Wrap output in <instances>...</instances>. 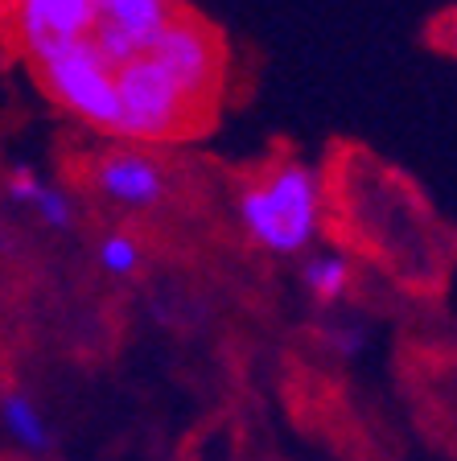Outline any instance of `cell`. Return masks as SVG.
Masks as SVG:
<instances>
[{"label":"cell","instance_id":"1","mask_svg":"<svg viewBox=\"0 0 457 461\" xmlns=\"http://www.w3.org/2000/svg\"><path fill=\"white\" fill-rule=\"evenodd\" d=\"M239 227L268 256H301L322 230V185L305 161H280L239 190Z\"/></svg>","mask_w":457,"mask_h":461},{"label":"cell","instance_id":"2","mask_svg":"<svg viewBox=\"0 0 457 461\" xmlns=\"http://www.w3.org/2000/svg\"><path fill=\"white\" fill-rule=\"evenodd\" d=\"M115 104H120L115 132L136 144L178 140V136H190L194 128H202V115L149 54L115 67Z\"/></svg>","mask_w":457,"mask_h":461},{"label":"cell","instance_id":"3","mask_svg":"<svg viewBox=\"0 0 457 461\" xmlns=\"http://www.w3.org/2000/svg\"><path fill=\"white\" fill-rule=\"evenodd\" d=\"M33 62H38V78L54 104H62L70 115H78L87 124L115 132V115H120V104H115V70L91 46V38L62 41V46L46 50Z\"/></svg>","mask_w":457,"mask_h":461},{"label":"cell","instance_id":"4","mask_svg":"<svg viewBox=\"0 0 457 461\" xmlns=\"http://www.w3.org/2000/svg\"><path fill=\"white\" fill-rule=\"evenodd\" d=\"M149 58L173 78V86L190 99V107L198 115L215 104L219 78H223V46L210 25L178 13V17L161 29V38L152 41Z\"/></svg>","mask_w":457,"mask_h":461},{"label":"cell","instance_id":"5","mask_svg":"<svg viewBox=\"0 0 457 461\" xmlns=\"http://www.w3.org/2000/svg\"><path fill=\"white\" fill-rule=\"evenodd\" d=\"M178 0H96L91 46L115 67L149 54L161 29L178 17Z\"/></svg>","mask_w":457,"mask_h":461},{"label":"cell","instance_id":"6","mask_svg":"<svg viewBox=\"0 0 457 461\" xmlns=\"http://www.w3.org/2000/svg\"><path fill=\"white\" fill-rule=\"evenodd\" d=\"M96 0H17V29L33 58L75 38H91Z\"/></svg>","mask_w":457,"mask_h":461},{"label":"cell","instance_id":"7","mask_svg":"<svg viewBox=\"0 0 457 461\" xmlns=\"http://www.w3.org/2000/svg\"><path fill=\"white\" fill-rule=\"evenodd\" d=\"M96 190L104 194L115 206H128V211H149L165 198V169L152 161L141 149H124V153H107L104 161H96L91 173Z\"/></svg>","mask_w":457,"mask_h":461},{"label":"cell","instance_id":"8","mask_svg":"<svg viewBox=\"0 0 457 461\" xmlns=\"http://www.w3.org/2000/svg\"><path fill=\"white\" fill-rule=\"evenodd\" d=\"M0 424H5V437L13 445H21L33 457H46L54 449V429H50L46 412L38 408V400L25 392H5L0 395Z\"/></svg>","mask_w":457,"mask_h":461},{"label":"cell","instance_id":"9","mask_svg":"<svg viewBox=\"0 0 457 461\" xmlns=\"http://www.w3.org/2000/svg\"><path fill=\"white\" fill-rule=\"evenodd\" d=\"M301 285L309 288V297L317 305H334V301L346 297L351 288V259L338 256V251H322V256H309L301 268Z\"/></svg>","mask_w":457,"mask_h":461},{"label":"cell","instance_id":"10","mask_svg":"<svg viewBox=\"0 0 457 461\" xmlns=\"http://www.w3.org/2000/svg\"><path fill=\"white\" fill-rule=\"evenodd\" d=\"M96 256H99V268L112 272V276H133V272L141 268V243H136L133 235H124V230L104 235Z\"/></svg>","mask_w":457,"mask_h":461},{"label":"cell","instance_id":"11","mask_svg":"<svg viewBox=\"0 0 457 461\" xmlns=\"http://www.w3.org/2000/svg\"><path fill=\"white\" fill-rule=\"evenodd\" d=\"M33 211L46 219V227H54V230H67L70 227V198L67 194H58V190H50V185H38V194H33V202H29Z\"/></svg>","mask_w":457,"mask_h":461}]
</instances>
